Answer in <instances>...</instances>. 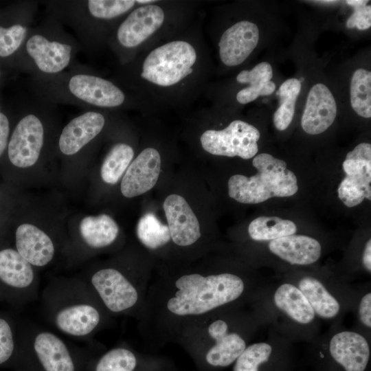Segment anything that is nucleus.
Listing matches in <instances>:
<instances>
[{
    "mask_svg": "<svg viewBox=\"0 0 371 371\" xmlns=\"http://www.w3.org/2000/svg\"><path fill=\"white\" fill-rule=\"evenodd\" d=\"M252 292L242 272L218 267L207 254L190 261H155L139 333L147 346L157 349L204 317L243 306Z\"/></svg>",
    "mask_w": 371,
    "mask_h": 371,
    "instance_id": "f257e3e1",
    "label": "nucleus"
},
{
    "mask_svg": "<svg viewBox=\"0 0 371 371\" xmlns=\"http://www.w3.org/2000/svg\"><path fill=\"white\" fill-rule=\"evenodd\" d=\"M242 306L225 309L183 330L174 344L190 356L199 371H214L233 365L247 346L250 315Z\"/></svg>",
    "mask_w": 371,
    "mask_h": 371,
    "instance_id": "f03ea898",
    "label": "nucleus"
},
{
    "mask_svg": "<svg viewBox=\"0 0 371 371\" xmlns=\"http://www.w3.org/2000/svg\"><path fill=\"white\" fill-rule=\"evenodd\" d=\"M155 261L139 247L95 267L83 278L111 317L126 316L138 321L144 312Z\"/></svg>",
    "mask_w": 371,
    "mask_h": 371,
    "instance_id": "7ed1b4c3",
    "label": "nucleus"
},
{
    "mask_svg": "<svg viewBox=\"0 0 371 371\" xmlns=\"http://www.w3.org/2000/svg\"><path fill=\"white\" fill-rule=\"evenodd\" d=\"M40 297L45 319L69 337L91 341L114 322L83 278H53Z\"/></svg>",
    "mask_w": 371,
    "mask_h": 371,
    "instance_id": "20e7f679",
    "label": "nucleus"
},
{
    "mask_svg": "<svg viewBox=\"0 0 371 371\" xmlns=\"http://www.w3.org/2000/svg\"><path fill=\"white\" fill-rule=\"evenodd\" d=\"M18 340L21 371H85L100 347H80L28 320H19Z\"/></svg>",
    "mask_w": 371,
    "mask_h": 371,
    "instance_id": "39448f33",
    "label": "nucleus"
},
{
    "mask_svg": "<svg viewBox=\"0 0 371 371\" xmlns=\"http://www.w3.org/2000/svg\"><path fill=\"white\" fill-rule=\"evenodd\" d=\"M252 165L257 173L251 177L240 174L228 180L229 196L238 203L256 204L272 197H284L298 190L295 174L286 168V163L268 153L255 156Z\"/></svg>",
    "mask_w": 371,
    "mask_h": 371,
    "instance_id": "423d86ee",
    "label": "nucleus"
},
{
    "mask_svg": "<svg viewBox=\"0 0 371 371\" xmlns=\"http://www.w3.org/2000/svg\"><path fill=\"white\" fill-rule=\"evenodd\" d=\"M162 209L171 239L166 262L190 261L207 254L210 247L202 221L188 196L180 191L169 192Z\"/></svg>",
    "mask_w": 371,
    "mask_h": 371,
    "instance_id": "0eeeda50",
    "label": "nucleus"
},
{
    "mask_svg": "<svg viewBox=\"0 0 371 371\" xmlns=\"http://www.w3.org/2000/svg\"><path fill=\"white\" fill-rule=\"evenodd\" d=\"M196 52L184 41H173L151 51L144 60L141 77L160 87L175 85L192 72Z\"/></svg>",
    "mask_w": 371,
    "mask_h": 371,
    "instance_id": "6e6552de",
    "label": "nucleus"
},
{
    "mask_svg": "<svg viewBox=\"0 0 371 371\" xmlns=\"http://www.w3.org/2000/svg\"><path fill=\"white\" fill-rule=\"evenodd\" d=\"M39 297V280L27 260L13 248L0 249V302L19 308Z\"/></svg>",
    "mask_w": 371,
    "mask_h": 371,
    "instance_id": "1a4fd4ad",
    "label": "nucleus"
},
{
    "mask_svg": "<svg viewBox=\"0 0 371 371\" xmlns=\"http://www.w3.org/2000/svg\"><path fill=\"white\" fill-rule=\"evenodd\" d=\"M260 136L254 126L236 120L223 129L205 131L199 140L202 148L212 155L249 159L258 151Z\"/></svg>",
    "mask_w": 371,
    "mask_h": 371,
    "instance_id": "9d476101",
    "label": "nucleus"
},
{
    "mask_svg": "<svg viewBox=\"0 0 371 371\" xmlns=\"http://www.w3.org/2000/svg\"><path fill=\"white\" fill-rule=\"evenodd\" d=\"M168 358L141 352L122 342L95 355L85 371H175Z\"/></svg>",
    "mask_w": 371,
    "mask_h": 371,
    "instance_id": "9b49d317",
    "label": "nucleus"
},
{
    "mask_svg": "<svg viewBox=\"0 0 371 371\" xmlns=\"http://www.w3.org/2000/svg\"><path fill=\"white\" fill-rule=\"evenodd\" d=\"M346 177L341 181L337 192L344 204L352 207L364 199L371 200V145L361 143L348 153L344 161Z\"/></svg>",
    "mask_w": 371,
    "mask_h": 371,
    "instance_id": "f8f14e48",
    "label": "nucleus"
},
{
    "mask_svg": "<svg viewBox=\"0 0 371 371\" xmlns=\"http://www.w3.org/2000/svg\"><path fill=\"white\" fill-rule=\"evenodd\" d=\"M162 171V158L154 147L143 149L130 164L121 183L122 194L128 199L144 195L157 183Z\"/></svg>",
    "mask_w": 371,
    "mask_h": 371,
    "instance_id": "ddd939ff",
    "label": "nucleus"
},
{
    "mask_svg": "<svg viewBox=\"0 0 371 371\" xmlns=\"http://www.w3.org/2000/svg\"><path fill=\"white\" fill-rule=\"evenodd\" d=\"M43 144V127L34 115L21 119L8 144V157L19 168H27L38 160Z\"/></svg>",
    "mask_w": 371,
    "mask_h": 371,
    "instance_id": "4468645a",
    "label": "nucleus"
},
{
    "mask_svg": "<svg viewBox=\"0 0 371 371\" xmlns=\"http://www.w3.org/2000/svg\"><path fill=\"white\" fill-rule=\"evenodd\" d=\"M328 352L344 371H365L370 358V348L366 337L350 330L335 333L328 343Z\"/></svg>",
    "mask_w": 371,
    "mask_h": 371,
    "instance_id": "2eb2a0df",
    "label": "nucleus"
},
{
    "mask_svg": "<svg viewBox=\"0 0 371 371\" xmlns=\"http://www.w3.org/2000/svg\"><path fill=\"white\" fill-rule=\"evenodd\" d=\"M258 26L249 21H241L226 30L218 42L219 56L227 66L243 63L257 46Z\"/></svg>",
    "mask_w": 371,
    "mask_h": 371,
    "instance_id": "dca6fc26",
    "label": "nucleus"
},
{
    "mask_svg": "<svg viewBox=\"0 0 371 371\" xmlns=\"http://www.w3.org/2000/svg\"><path fill=\"white\" fill-rule=\"evenodd\" d=\"M337 115V104L330 89L318 83L310 89L301 119L303 130L310 135L324 132L333 123Z\"/></svg>",
    "mask_w": 371,
    "mask_h": 371,
    "instance_id": "f3484780",
    "label": "nucleus"
},
{
    "mask_svg": "<svg viewBox=\"0 0 371 371\" xmlns=\"http://www.w3.org/2000/svg\"><path fill=\"white\" fill-rule=\"evenodd\" d=\"M164 19V12L158 5L139 7L119 27L117 39L126 47H136L159 29Z\"/></svg>",
    "mask_w": 371,
    "mask_h": 371,
    "instance_id": "a211bd4d",
    "label": "nucleus"
},
{
    "mask_svg": "<svg viewBox=\"0 0 371 371\" xmlns=\"http://www.w3.org/2000/svg\"><path fill=\"white\" fill-rule=\"evenodd\" d=\"M15 246L19 254L34 268L49 265L56 253V247L50 236L36 226L28 223L17 227Z\"/></svg>",
    "mask_w": 371,
    "mask_h": 371,
    "instance_id": "6ab92c4d",
    "label": "nucleus"
},
{
    "mask_svg": "<svg viewBox=\"0 0 371 371\" xmlns=\"http://www.w3.org/2000/svg\"><path fill=\"white\" fill-rule=\"evenodd\" d=\"M71 92L77 98L94 105L114 107L124 101L123 92L105 79L85 74L73 76L69 83Z\"/></svg>",
    "mask_w": 371,
    "mask_h": 371,
    "instance_id": "aec40b11",
    "label": "nucleus"
},
{
    "mask_svg": "<svg viewBox=\"0 0 371 371\" xmlns=\"http://www.w3.org/2000/svg\"><path fill=\"white\" fill-rule=\"evenodd\" d=\"M136 236L140 247L156 261L166 262L170 249V235L166 223L151 212L144 213L136 226Z\"/></svg>",
    "mask_w": 371,
    "mask_h": 371,
    "instance_id": "412c9836",
    "label": "nucleus"
},
{
    "mask_svg": "<svg viewBox=\"0 0 371 371\" xmlns=\"http://www.w3.org/2000/svg\"><path fill=\"white\" fill-rule=\"evenodd\" d=\"M269 249L291 265H308L320 258L322 247L316 239L305 235H289L271 240Z\"/></svg>",
    "mask_w": 371,
    "mask_h": 371,
    "instance_id": "4be33fe9",
    "label": "nucleus"
},
{
    "mask_svg": "<svg viewBox=\"0 0 371 371\" xmlns=\"http://www.w3.org/2000/svg\"><path fill=\"white\" fill-rule=\"evenodd\" d=\"M104 125L103 115L87 112L73 119L63 130L59 147L65 155H74L96 137Z\"/></svg>",
    "mask_w": 371,
    "mask_h": 371,
    "instance_id": "5701e85b",
    "label": "nucleus"
},
{
    "mask_svg": "<svg viewBox=\"0 0 371 371\" xmlns=\"http://www.w3.org/2000/svg\"><path fill=\"white\" fill-rule=\"evenodd\" d=\"M80 240L91 251H98L113 247L120 235V227L109 214L88 216L79 225Z\"/></svg>",
    "mask_w": 371,
    "mask_h": 371,
    "instance_id": "b1692460",
    "label": "nucleus"
},
{
    "mask_svg": "<svg viewBox=\"0 0 371 371\" xmlns=\"http://www.w3.org/2000/svg\"><path fill=\"white\" fill-rule=\"evenodd\" d=\"M26 49L38 67L46 73H56L63 70L70 60V45L50 42L41 35L32 36L27 42Z\"/></svg>",
    "mask_w": 371,
    "mask_h": 371,
    "instance_id": "393cba45",
    "label": "nucleus"
},
{
    "mask_svg": "<svg viewBox=\"0 0 371 371\" xmlns=\"http://www.w3.org/2000/svg\"><path fill=\"white\" fill-rule=\"evenodd\" d=\"M273 302L280 313L300 325H308L315 319L316 315L307 299L293 284H280L274 291Z\"/></svg>",
    "mask_w": 371,
    "mask_h": 371,
    "instance_id": "a878e982",
    "label": "nucleus"
},
{
    "mask_svg": "<svg viewBox=\"0 0 371 371\" xmlns=\"http://www.w3.org/2000/svg\"><path fill=\"white\" fill-rule=\"evenodd\" d=\"M295 286L306 297L316 316L323 319H332L339 314L341 305L339 300L319 280L304 276Z\"/></svg>",
    "mask_w": 371,
    "mask_h": 371,
    "instance_id": "bb28decb",
    "label": "nucleus"
},
{
    "mask_svg": "<svg viewBox=\"0 0 371 371\" xmlns=\"http://www.w3.org/2000/svg\"><path fill=\"white\" fill-rule=\"evenodd\" d=\"M273 70L271 65L262 62L251 70H243L236 76L237 82L249 84V86L241 89L236 94L237 101L243 104L255 100L259 96L269 95L276 89L275 83L271 81Z\"/></svg>",
    "mask_w": 371,
    "mask_h": 371,
    "instance_id": "cd10ccee",
    "label": "nucleus"
},
{
    "mask_svg": "<svg viewBox=\"0 0 371 371\" xmlns=\"http://www.w3.org/2000/svg\"><path fill=\"white\" fill-rule=\"evenodd\" d=\"M19 319L8 312L0 310V367L19 363Z\"/></svg>",
    "mask_w": 371,
    "mask_h": 371,
    "instance_id": "c85d7f7f",
    "label": "nucleus"
},
{
    "mask_svg": "<svg viewBox=\"0 0 371 371\" xmlns=\"http://www.w3.org/2000/svg\"><path fill=\"white\" fill-rule=\"evenodd\" d=\"M133 148L128 144L118 143L114 145L104 158L100 169L104 182L116 184L122 179L134 157Z\"/></svg>",
    "mask_w": 371,
    "mask_h": 371,
    "instance_id": "c756f323",
    "label": "nucleus"
},
{
    "mask_svg": "<svg viewBox=\"0 0 371 371\" xmlns=\"http://www.w3.org/2000/svg\"><path fill=\"white\" fill-rule=\"evenodd\" d=\"M295 224L289 220L276 216H260L254 219L248 226L250 238L256 241H271L295 234Z\"/></svg>",
    "mask_w": 371,
    "mask_h": 371,
    "instance_id": "7c9ffc66",
    "label": "nucleus"
},
{
    "mask_svg": "<svg viewBox=\"0 0 371 371\" xmlns=\"http://www.w3.org/2000/svg\"><path fill=\"white\" fill-rule=\"evenodd\" d=\"M301 82L296 78L284 81L279 88L277 95L280 105L273 114V124L279 131H284L291 124L295 109V102L301 90Z\"/></svg>",
    "mask_w": 371,
    "mask_h": 371,
    "instance_id": "2f4dec72",
    "label": "nucleus"
},
{
    "mask_svg": "<svg viewBox=\"0 0 371 371\" xmlns=\"http://www.w3.org/2000/svg\"><path fill=\"white\" fill-rule=\"evenodd\" d=\"M350 104L361 117H371V72L365 69H357L351 78Z\"/></svg>",
    "mask_w": 371,
    "mask_h": 371,
    "instance_id": "473e14b6",
    "label": "nucleus"
},
{
    "mask_svg": "<svg viewBox=\"0 0 371 371\" xmlns=\"http://www.w3.org/2000/svg\"><path fill=\"white\" fill-rule=\"evenodd\" d=\"M273 353L272 346L260 341L247 345L233 363V371H260Z\"/></svg>",
    "mask_w": 371,
    "mask_h": 371,
    "instance_id": "72a5a7b5",
    "label": "nucleus"
},
{
    "mask_svg": "<svg viewBox=\"0 0 371 371\" xmlns=\"http://www.w3.org/2000/svg\"><path fill=\"white\" fill-rule=\"evenodd\" d=\"M136 3L133 0H90L89 10L91 15L100 19H113L133 8Z\"/></svg>",
    "mask_w": 371,
    "mask_h": 371,
    "instance_id": "f704fd0d",
    "label": "nucleus"
},
{
    "mask_svg": "<svg viewBox=\"0 0 371 371\" xmlns=\"http://www.w3.org/2000/svg\"><path fill=\"white\" fill-rule=\"evenodd\" d=\"M26 34V29L21 25L8 28L0 26V56L13 54L21 45Z\"/></svg>",
    "mask_w": 371,
    "mask_h": 371,
    "instance_id": "c9c22d12",
    "label": "nucleus"
},
{
    "mask_svg": "<svg viewBox=\"0 0 371 371\" xmlns=\"http://www.w3.org/2000/svg\"><path fill=\"white\" fill-rule=\"evenodd\" d=\"M354 13L348 18L346 26L357 27L360 30H367L371 26V6L364 5L354 8Z\"/></svg>",
    "mask_w": 371,
    "mask_h": 371,
    "instance_id": "e433bc0d",
    "label": "nucleus"
},
{
    "mask_svg": "<svg viewBox=\"0 0 371 371\" xmlns=\"http://www.w3.org/2000/svg\"><path fill=\"white\" fill-rule=\"evenodd\" d=\"M358 315L361 323L367 328H371V293L363 295L359 303Z\"/></svg>",
    "mask_w": 371,
    "mask_h": 371,
    "instance_id": "4c0bfd02",
    "label": "nucleus"
},
{
    "mask_svg": "<svg viewBox=\"0 0 371 371\" xmlns=\"http://www.w3.org/2000/svg\"><path fill=\"white\" fill-rule=\"evenodd\" d=\"M9 135V122L7 117L0 113V157L5 150Z\"/></svg>",
    "mask_w": 371,
    "mask_h": 371,
    "instance_id": "58836bf2",
    "label": "nucleus"
},
{
    "mask_svg": "<svg viewBox=\"0 0 371 371\" xmlns=\"http://www.w3.org/2000/svg\"><path fill=\"white\" fill-rule=\"evenodd\" d=\"M362 263L364 268L369 273L371 272V240L369 239L365 246L363 256Z\"/></svg>",
    "mask_w": 371,
    "mask_h": 371,
    "instance_id": "ea45409f",
    "label": "nucleus"
},
{
    "mask_svg": "<svg viewBox=\"0 0 371 371\" xmlns=\"http://www.w3.org/2000/svg\"><path fill=\"white\" fill-rule=\"evenodd\" d=\"M368 2V1H363V0H347L346 1V3L348 5L352 6L353 8L366 5Z\"/></svg>",
    "mask_w": 371,
    "mask_h": 371,
    "instance_id": "a19ab883",
    "label": "nucleus"
},
{
    "mask_svg": "<svg viewBox=\"0 0 371 371\" xmlns=\"http://www.w3.org/2000/svg\"><path fill=\"white\" fill-rule=\"evenodd\" d=\"M137 3H153V2H155V1H153V0H137V1H135Z\"/></svg>",
    "mask_w": 371,
    "mask_h": 371,
    "instance_id": "79ce46f5",
    "label": "nucleus"
}]
</instances>
